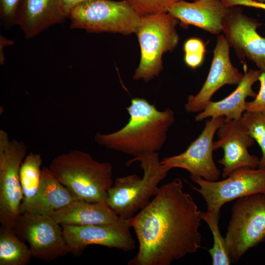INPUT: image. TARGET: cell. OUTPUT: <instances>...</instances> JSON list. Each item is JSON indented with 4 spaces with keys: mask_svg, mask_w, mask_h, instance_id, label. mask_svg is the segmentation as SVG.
Here are the masks:
<instances>
[{
    "mask_svg": "<svg viewBox=\"0 0 265 265\" xmlns=\"http://www.w3.org/2000/svg\"><path fill=\"white\" fill-rule=\"evenodd\" d=\"M262 25L243 13L239 6L230 7L222 22L224 36L238 58L242 60L247 59L261 71L265 69V37L257 32Z\"/></svg>",
    "mask_w": 265,
    "mask_h": 265,
    "instance_id": "obj_11",
    "label": "cell"
},
{
    "mask_svg": "<svg viewBox=\"0 0 265 265\" xmlns=\"http://www.w3.org/2000/svg\"><path fill=\"white\" fill-rule=\"evenodd\" d=\"M197 0H194V1Z\"/></svg>",
    "mask_w": 265,
    "mask_h": 265,
    "instance_id": "obj_33",
    "label": "cell"
},
{
    "mask_svg": "<svg viewBox=\"0 0 265 265\" xmlns=\"http://www.w3.org/2000/svg\"><path fill=\"white\" fill-rule=\"evenodd\" d=\"M68 18L72 29L123 35L136 33L141 20V16L125 0H89L73 8Z\"/></svg>",
    "mask_w": 265,
    "mask_h": 265,
    "instance_id": "obj_6",
    "label": "cell"
},
{
    "mask_svg": "<svg viewBox=\"0 0 265 265\" xmlns=\"http://www.w3.org/2000/svg\"><path fill=\"white\" fill-rule=\"evenodd\" d=\"M23 1V0H0V16L5 27L17 25Z\"/></svg>",
    "mask_w": 265,
    "mask_h": 265,
    "instance_id": "obj_27",
    "label": "cell"
},
{
    "mask_svg": "<svg viewBox=\"0 0 265 265\" xmlns=\"http://www.w3.org/2000/svg\"><path fill=\"white\" fill-rule=\"evenodd\" d=\"M70 252L80 254L87 246L99 245L129 252L135 242L126 219L111 224L75 226L60 224Z\"/></svg>",
    "mask_w": 265,
    "mask_h": 265,
    "instance_id": "obj_13",
    "label": "cell"
},
{
    "mask_svg": "<svg viewBox=\"0 0 265 265\" xmlns=\"http://www.w3.org/2000/svg\"><path fill=\"white\" fill-rule=\"evenodd\" d=\"M13 229L35 258L50 262L70 252L61 225L51 216L21 214Z\"/></svg>",
    "mask_w": 265,
    "mask_h": 265,
    "instance_id": "obj_10",
    "label": "cell"
},
{
    "mask_svg": "<svg viewBox=\"0 0 265 265\" xmlns=\"http://www.w3.org/2000/svg\"><path fill=\"white\" fill-rule=\"evenodd\" d=\"M244 77L236 89L229 95L218 101L208 103L205 108L196 116V121H201L208 117H224V120H238L246 111V99L255 98L257 93L252 89L253 84L259 80L261 71L244 68Z\"/></svg>",
    "mask_w": 265,
    "mask_h": 265,
    "instance_id": "obj_17",
    "label": "cell"
},
{
    "mask_svg": "<svg viewBox=\"0 0 265 265\" xmlns=\"http://www.w3.org/2000/svg\"><path fill=\"white\" fill-rule=\"evenodd\" d=\"M75 200L69 190L53 174L49 167L42 169L39 190L25 213L51 216Z\"/></svg>",
    "mask_w": 265,
    "mask_h": 265,
    "instance_id": "obj_20",
    "label": "cell"
},
{
    "mask_svg": "<svg viewBox=\"0 0 265 265\" xmlns=\"http://www.w3.org/2000/svg\"><path fill=\"white\" fill-rule=\"evenodd\" d=\"M230 7L221 0H197L190 2L180 0L173 4L168 13L179 21L184 28L189 25L199 27L211 34L222 32V22Z\"/></svg>",
    "mask_w": 265,
    "mask_h": 265,
    "instance_id": "obj_16",
    "label": "cell"
},
{
    "mask_svg": "<svg viewBox=\"0 0 265 265\" xmlns=\"http://www.w3.org/2000/svg\"><path fill=\"white\" fill-rule=\"evenodd\" d=\"M89 0H59L62 9L68 18L71 10L77 5Z\"/></svg>",
    "mask_w": 265,
    "mask_h": 265,
    "instance_id": "obj_30",
    "label": "cell"
},
{
    "mask_svg": "<svg viewBox=\"0 0 265 265\" xmlns=\"http://www.w3.org/2000/svg\"><path fill=\"white\" fill-rule=\"evenodd\" d=\"M224 118L218 116L208 120L201 134L185 152L163 158L160 160L161 164L170 169L174 168L185 169L192 177H201L210 181L218 180L220 172L213 159V139Z\"/></svg>",
    "mask_w": 265,
    "mask_h": 265,
    "instance_id": "obj_12",
    "label": "cell"
},
{
    "mask_svg": "<svg viewBox=\"0 0 265 265\" xmlns=\"http://www.w3.org/2000/svg\"><path fill=\"white\" fill-rule=\"evenodd\" d=\"M261 72L260 90L253 101L246 102V111L265 113V69Z\"/></svg>",
    "mask_w": 265,
    "mask_h": 265,
    "instance_id": "obj_28",
    "label": "cell"
},
{
    "mask_svg": "<svg viewBox=\"0 0 265 265\" xmlns=\"http://www.w3.org/2000/svg\"><path fill=\"white\" fill-rule=\"evenodd\" d=\"M49 168L75 200L106 203L107 191L114 182L109 162H99L75 149L55 157Z\"/></svg>",
    "mask_w": 265,
    "mask_h": 265,
    "instance_id": "obj_3",
    "label": "cell"
},
{
    "mask_svg": "<svg viewBox=\"0 0 265 265\" xmlns=\"http://www.w3.org/2000/svg\"><path fill=\"white\" fill-rule=\"evenodd\" d=\"M14 43V41L5 38L1 34L0 35V64L3 65L5 62V56L4 55V47L11 46Z\"/></svg>",
    "mask_w": 265,
    "mask_h": 265,
    "instance_id": "obj_31",
    "label": "cell"
},
{
    "mask_svg": "<svg viewBox=\"0 0 265 265\" xmlns=\"http://www.w3.org/2000/svg\"><path fill=\"white\" fill-rule=\"evenodd\" d=\"M252 0L259 2L265 3V0Z\"/></svg>",
    "mask_w": 265,
    "mask_h": 265,
    "instance_id": "obj_32",
    "label": "cell"
},
{
    "mask_svg": "<svg viewBox=\"0 0 265 265\" xmlns=\"http://www.w3.org/2000/svg\"><path fill=\"white\" fill-rule=\"evenodd\" d=\"M227 7L234 6H245L265 10V3L259 2L252 0H221Z\"/></svg>",
    "mask_w": 265,
    "mask_h": 265,
    "instance_id": "obj_29",
    "label": "cell"
},
{
    "mask_svg": "<svg viewBox=\"0 0 265 265\" xmlns=\"http://www.w3.org/2000/svg\"><path fill=\"white\" fill-rule=\"evenodd\" d=\"M177 178L159 188L150 202L127 219L138 250L129 265H169L202 247L200 211Z\"/></svg>",
    "mask_w": 265,
    "mask_h": 265,
    "instance_id": "obj_1",
    "label": "cell"
},
{
    "mask_svg": "<svg viewBox=\"0 0 265 265\" xmlns=\"http://www.w3.org/2000/svg\"><path fill=\"white\" fill-rule=\"evenodd\" d=\"M190 177L198 185L192 188L204 199L208 212H220L225 203L244 196L265 194V168H239L221 181Z\"/></svg>",
    "mask_w": 265,
    "mask_h": 265,
    "instance_id": "obj_9",
    "label": "cell"
},
{
    "mask_svg": "<svg viewBox=\"0 0 265 265\" xmlns=\"http://www.w3.org/2000/svg\"><path fill=\"white\" fill-rule=\"evenodd\" d=\"M126 109L130 115L128 123L112 133H97L96 142L133 157L158 152L166 141L168 131L174 122L173 111L169 108L159 111L155 105L140 98L132 99Z\"/></svg>",
    "mask_w": 265,
    "mask_h": 265,
    "instance_id": "obj_2",
    "label": "cell"
},
{
    "mask_svg": "<svg viewBox=\"0 0 265 265\" xmlns=\"http://www.w3.org/2000/svg\"><path fill=\"white\" fill-rule=\"evenodd\" d=\"M139 162L142 177L132 174L118 177L108 189L106 203L120 218L128 219L144 208L158 193L159 184L171 170L162 165L158 152L142 154L128 160L126 165Z\"/></svg>",
    "mask_w": 265,
    "mask_h": 265,
    "instance_id": "obj_4",
    "label": "cell"
},
{
    "mask_svg": "<svg viewBox=\"0 0 265 265\" xmlns=\"http://www.w3.org/2000/svg\"><path fill=\"white\" fill-rule=\"evenodd\" d=\"M51 216L59 224L75 226L111 224L123 220L106 203L75 200Z\"/></svg>",
    "mask_w": 265,
    "mask_h": 265,
    "instance_id": "obj_19",
    "label": "cell"
},
{
    "mask_svg": "<svg viewBox=\"0 0 265 265\" xmlns=\"http://www.w3.org/2000/svg\"><path fill=\"white\" fill-rule=\"evenodd\" d=\"M141 16L167 12L173 4L180 0H125Z\"/></svg>",
    "mask_w": 265,
    "mask_h": 265,
    "instance_id": "obj_26",
    "label": "cell"
},
{
    "mask_svg": "<svg viewBox=\"0 0 265 265\" xmlns=\"http://www.w3.org/2000/svg\"><path fill=\"white\" fill-rule=\"evenodd\" d=\"M178 20L168 12L141 16L137 31L140 59L132 76L135 80L148 82L158 77L163 67L162 57L177 47L179 36Z\"/></svg>",
    "mask_w": 265,
    "mask_h": 265,
    "instance_id": "obj_5",
    "label": "cell"
},
{
    "mask_svg": "<svg viewBox=\"0 0 265 265\" xmlns=\"http://www.w3.org/2000/svg\"><path fill=\"white\" fill-rule=\"evenodd\" d=\"M42 159L40 154L30 153L23 161L19 172V178L23 193L20 206V214L26 212L35 198L39 190Z\"/></svg>",
    "mask_w": 265,
    "mask_h": 265,
    "instance_id": "obj_21",
    "label": "cell"
},
{
    "mask_svg": "<svg viewBox=\"0 0 265 265\" xmlns=\"http://www.w3.org/2000/svg\"><path fill=\"white\" fill-rule=\"evenodd\" d=\"M184 60L186 65L192 69H195L203 63L206 53L203 41L196 37L186 40L184 44Z\"/></svg>",
    "mask_w": 265,
    "mask_h": 265,
    "instance_id": "obj_25",
    "label": "cell"
},
{
    "mask_svg": "<svg viewBox=\"0 0 265 265\" xmlns=\"http://www.w3.org/2000/svg\"><path fill=\"white\" fill-rule=\"evenodd\" d=\"M220 212H202L200 215L202 220L209 226L213 237V245L208 250L213 265H229L231 264L227 249L225 238L219 230V221Z\"/></svg>",
    "mask_w": 265,
    "mask_h": 265,
    "instance_id": "obj_23",
    "label": "cell"
},
{
    "mask_svg": "<svg viewBox=\"0 0 265 265\" xmlns=\"http://www.w3.org/2000/svg\"><path fill=\"white\" fill-rule=\"evenodd\" d=\"M244 74L232 64L230 58V46L224 35H218L208 77L201 90L195 95H190L185 105L188 113L203 111L213 95L226 84L238 85Z\"/></svg>",
    "mask_w": 265,
    "mask_h": 265,
    "instance_id": "obj_14",
    "label": "cell"
},
{
    "mask_svg": "<svg viewBox=\"0 0 265 265\" xmlns=\"http://www.w3.org/2000/svg\"><path fill=\"white\" fill-rule=\"evenodd\" d=\"M27 151L23 141L10 139L0 130V222L9 229L13 228L20 215L23 193L19 172Z\"/></svg>",
    "mask_w": 265,
    "mask_h": 265,
    "instance_id": "obj_8",
    "label": "cell"
},
{
    "mask_svg": "<svg viewBox=\"0 0 265 265\" xmlns=\"http://www.w3.org/2000/svg\"><path fill=\"white\" fill-rule=\"evenodd\" d=\"M217 141L213 143V150L223 149V157L218 160L223 166L222 176L225 178L234 170L241 167L257 168L260 159L251 155L248 147L254 139L248 133L241 119L238 120H224L217 130Z\"/></svg>",
    "mask_w": 265,
    "mask_h": 265,
    "instance_id": "obj_15",
    "label": "cell"
},
{
    "mask_svg": "<svg viewBox=\"0 0 265 265\" xmlns=\"http://www.w3.org/2000/svg\"><path fill=\"white\" fill-rule=\"evenodd\" d=\"M224 238L231 264L265 241V194L237 199Z\"/></svg>",
    "mask_w": 265,
    "mask_h": 265,
    "instance_id": "obj_7",
    "label": "cell"
},
{
    "mask_svg": "<svg viewBox=\"0 0 265 265\" xmlns=\"http://www.w3.org/2000/svg\"><path fill=\"white\" fill-rule=\"evenodd\" d=\"M67 18L59 0H23L17 25L31 39Z\"/></svg>",
    "mask_w": 265,
    "mask_h": 265,
    "instance_id": "obj_18",
    "label": "cell"
},
{
    "mask_svg": "<svg viewBox=\"0 0 265 265\" xmlns=\"http://www.w3.org/2000/svg\"><path fill=\"white\" fill-rule=\"evenodd\" d=\"M241 121L261 149L262 156L258 167L265 168V113L245 111Z\"/></svg>",
    "mask_w": 265,
    "mask_h": 265,
    "instance_id": "obj_24",
    "label": "cell"
},
{
    "mask_svg": "<svg viewBox=\"0 0 265 265\" xmlns=\"http://www.w3.org/2000/svg\"><path fill=\"white\" fill-rule=\"evenodd\" d=\"M13 229L0 228V265H26L32 256L29 246Z\"/></svg>",
    "mask_w": 265,
    "mask_h": 265,
    "instance_id": "obj_22",
    "label": "cell"
}]
</instances>
